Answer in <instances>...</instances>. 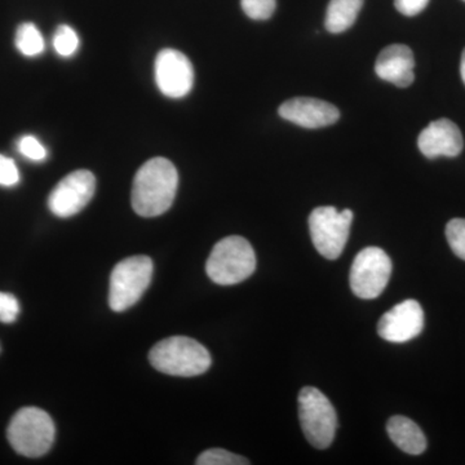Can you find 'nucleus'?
Returning a JSON list of instances; mask_svg holds the SVG:
<instances>
[{"mask_svg":"<svg viewBox=\"0 0 465 465\" xmlns=\"http://www.w3.org/2000/svg\"><path fill=\"white\" fill-rule=\"evenodd\" d=\"M179 174L173 162L157 157L146 162L134 176L133 207L137 215H163L176 197Z\"/></svg>","mask_w":465,"mask_h":465,"instance_id":"1","label":"nucleus"},{"mask_svg":"<svg viewBox=\"0 0 465 465\" xmlns=\"http://www.w3.org/2000/svg\"><path fill=\"white\" fill-rule=\"evenodd\" d=\"M149 361L158 371L183 378L204 374L211 366L207 349L186 336H171L159 341L150 351Z\"/></svg>","mask_w":465,"mask_h":465,"instance_id":"2","label":"nucleus"},{"mask_svg":"<svg viewBox=\"0 0 465 465\" xmlns=\"http://www.w3.org/2000/svg\"><path fill=\"white\" fill-rule=\"evenodd\" d=\"M255 269V251L249 241L238 235L217 242L206 264L210 280L222 286L243 282Z\"/></svg>","mask_w":465,"mask_h":465,"instance_id":"3","label":"nucleus"},{"mask_svg":"<svg viewBox=\"0 0 465 465\" xmlns=\"http://www.w3.org/2000/svg\"><path fill=\"white\" fill-rule=\"evenodd\" d=\"M54 420L47 412L36 407H24L12 418L8 440L18 454L39 458L47 454L54 440Z\"/></svg>","mask_w":465,"mask_h":465,"instance_id":"4","label":"nucleus"},{"mask_svg":"<svg viewBox=\"0 0 465 465\" xmlns=\"http://www.w3.org/2000/svg\"><path fill=\"white\" fill-rule=\"evenodd\" d=\"M153 265L148 256H133L118 262L110 275L109 305L114 312L134 307L152 282Z\"/></svg>","mask_w":465,"mask_h":465,"instance_id":"5","label":"nucleus"},{"mask_svg":"<svg viewBox=\"0 0 465 465\" xmlns=\"http://www.w3.org/2000/svg\"><path fill=\"white\" fill-rule=\"evenodd\" d=\"M299 418L308 442L316 449H327L335 439L338 415L329 399L314 387L299 393Z\"/></svg>","mask_w":465,"mask_h":465,"instance_id":"6","label":"nucleus"},{"mask_svg":"<svg viewBox=\"0 0 465 465\" xmlns=\"http://www.w3.org/2000/svg\"><path fill=\"white\" fill-rule=\"evenodd\" d=\"M351 222L353 213L348 208L341 213L332 206L314 208L309 216V231L314 247L323 258L336 260L341 255L351 232Z\"/></svg>","mask_w":465,"mask_h":465,"instance_id":"7","label":"nucleus"},{"mask_svg":"<svg viewBox=\"0 0 465 465\" xmlns=\"http://www.w3.org/2000/svg\"><path fill=\"white\" fill-rule=\"evenodd\" d=\"M391 260L379 247H366L354 259L351 268V289L361 299H375L390 282Z\"/></svg>","mask_w":465,"mask_h":465,"instance_id":"8","label":"nucleus"},{"mask_svg":"<svg viewBox=\"0 0 465 465\" xmlns=\"http://www.w3.org/2000/svg\"><path fill=\"white\" fill-rule=\"evenodd\" d=\"M94 191V174L87 170L74 171L54 186L48 198V207L57 217L66 219L74 216L90 203Z\"/></svg>","mask_w":465,"mask_h":465,"instance_id":"9","label":"nucleus"},{"mask_svg":"<svg viewBox=\"0 0 465 465\" xmlns=\"http://www.w3.org/2000/svg\"><path fill=\"white\" fill-rule=\"evenodd\" d=\"M155 82L159 91L171 99H182L194 85L191 60L180 51L163 50L155 58Z\"/></svg>","mask_w":465,"mask_h":465,"instance_id":"10","label":"nucleus"},{"mask_svg":"<svg viewBox=\"0 0 465 465\" xmlns=\"http://www.w3.org/2000/svg\"><path fill=\"white\" fill-rule=\"evenodd\" d=\"M424 329V312L416 300L409 299L381 318L378 332L391 342H406L420 335Z\"/></svg>","mask_w":465,"mask_h":465,"instance_id":"11","label":"nucleus"},{"mask_svg":"<svg viewBox=\"0 0 465 465\" xmlns=\"http://www.w3.org/2000/svg\"><path fill=\"white\" fill-rule=\"evenodd\" d=\"M278 113L291 124L309 130L335 124L341 118V112L335 105L313 97H295L284 101Z\"/></svg>","mask_w":465,"mask_h":465,"instance_id":"12","label":"nucleus"},{"mask_svg":"<svg viewBox=\"0 0 465 465\" xmlns=\"http://www.w3.org/2000/svg\"><path fill=\"white\" fill-rule=\"evenodd\" d=\"M418 146L421 154L430 159L458 157L464 148L463 134L454 122L439 119L421 131Z\"/></svg>","mask_w":465,"mask_h":465,"instance_id":"13","label":"nucleus"},{"mask_svg":"<svg viewBox=\"0 0 465 465\" xmlns=\"http://www.w3.org/2000/svg\"><path fill=\"white\" fill-rule=\"evenodd\" d=\"M415 58L405 45H391L379 54L375 73L382 81L406 88L414 84Z\"/></svg>","mask_w":465,"mask_h":465,"instance_id":"14","label":"nucleus"},{"mask_svg":"<svg viewBox=\"0 0 465 465\" xmlns=\"http://www.w3.org/2000/svg\"><path fill=\"white\" fill-rule=\"evenodd\" d=\"M388 434L397 448L410 455L423 454L427 449V439L423 430L406 416H393L387 424Z\"/></svg>","mask_w":465,"mask_h":465,"instance_id":"15","label":"nucleus"},{"mask_svg":"<svg viewBox=\"0 0 465 465\" xmlns=\"http://www.w3.org/2000/svg\"><path fill=\"white\" fill-rule=\"evenodd\" d=\"M362 7L363 0H330L326 18H324L327 32L331 34L347 32L356 23Z\"/></svg>","mask_w":465,"mask_h":465,"instance_id":"16","label":"nucleus"},{"mask_svg":"<svg viewBox=\"0 0 465 465\" xmlns=\"http://www.w3.org/2000/svg\"><path fill=\"white\" fill-rule=\"evenodd\" d=\"M17 50L26 57H36L45 52V43L42 33L33 23L18 26L16 33Z\"/></svg>","mask_w":465,"mask_h":465,"instance_id":"17","label":"nucleus"},{"mask_svg":"<svg viewBox=\"0 0 465 465\" xmlns=\"http://www.w3.org/2000/svg\"><path fill=\"white\" fill-rule=\"evenodd\" d=\"M79 36L75 30L69 25L57 27L54 35V48L58 56L72 57L79 48Z\"/></svg>","mask_w":465,"mask_h":465,"instance_id":"18","label":"nucleus"},{"mask_svg":"<svg viewBox=\"0 0 465 465\" xmlns=\"http://www.w3.org/2000/svg\"><path fill=\"white\" fill-rule=\"evenodd\" d=\"M198 465H246L250 461L240 455L223 449H211L202 452L197 459Z\"/></svg>","mask_w":465,"mask_h":465,"instance_id":"19","label":"nucleus"},{"mask_svg":"<svg viewBox=\"0 0 465 465\" xmlns=\"http://www.w3.org/2000/svg\"><path fill=\"white\" fill-rule=\"evenodd\" d=\"M446 238L452 252L465 262V219H452L449 222Z\"/></svg>","mask_w":465,"mask_h":465,"instance_id":"20","label":"nucleus"},{"mask_svg":"<svg viewBox=\"0 0 465 465\" xmlns=\"http://www.w3.org/2000/svg\"><path fill=\"white\" fill-rule=\"evenodd\" d=\"M242 9L251 20L264 21L273 16L275 0H241Z\"/></svg>","mask_w":465,"mask_h":465,"instance_id":"21","label":"nucleus"},{"mask_svg":"<svg viewBox=\"0 0 465 465\" xmlns=\"http://www.w3.org/2000/svg\"><path fill=\"white\" fill-rule=\"evenodd\" d=\"M17 149L21 155L33 162H43L48 157L45 146L35 136H32V134L21 137L18 140Z\"/></svg>","mask_w":465,"mask_h":465,"instance_id":"22","label":"nucleus"},{"mask_svg":"<svg viewBox=\"0 0 465 465\" xmlns=\"http://www.w3.org/2000/svg\"><path fill=\"white\" fill-rule=\"evenodd\" d=\"M20 314V302L16 296L8 292H0V322L14 323Z\"/></svg>","mask_w":465,"mask_h":465,"instance_id":"23","label":"nucleus"},{"mask_svg":"<svg viewBox=\"0 0 465 465\" xmlns=\"http://www.w3.org/2000/svg\"><path fill=\"white\" fill-rule=\"evenodd\" d=\"M20 183V171L14 159L0 154V186L12 188Z\"/></svg>","mask_w":465,"mask_h":465,"instance_id":"24","label":"nucleus"},{"mask_svg":"<svg viewBox=\"0 0 465 465\" xmlns=\"http://www.w3.org/2000/svg\"><path fill=\"white\" fill-rule=\"evenodd\" d=\"M430 0H394L397 11L405 16L412 17L427 8Z\"/></svg>","mask_w":465,"mask_h":465,"instance_id":"25","label":"nucleus"},{"mask_svg":"<svg viewBox=\"0 0 465 465\" xmlns=\"http://www.w3.org/2000/svg\"><path fill=\"white\" fill-rule=\"evenodd\" d=\"M460 74H461V79H463V82L465 84V50L463 51V54H461Z\"/></svg>","mask_w":465,"mask_h":465,"instance_id":"26","label":"nucleus"},{"mask_svg":"<svg viewBox=\"0 0 465 465\" xmlns=\"http://www.w3.org/2000/svg\"><path fill=\"white\" fill-rule=\"evenodd\" d=\"M464 2H465V0H464Z\"/></svg>","mask_w":465,"mask_h":465,"instance_id":"27","label":"nucleus"}]
</instances>
